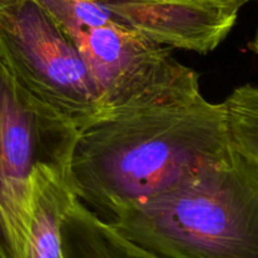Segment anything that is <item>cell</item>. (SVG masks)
Segmentation results:
<instances>
[{
  "mask_svg": "<svg viewBox=\"0 0 258 258\" xmlns=\"http://www.w3.org/2000/svg\"><path fill=\"white\" fill-rule=\"evenodd\" d=\"M39 2L75 43L100 91L105 115L153 95L188 70L170 48L116 20L97 0Z\"/></svg>",
  "mask_w": 258,
  "mask_h": 258,
  "instance_id": "5b68a950",
  "label": "cell"
},
{
  "mask_svg": "<svg viewBox=\"0 0 258 258\" xmlns=\"http://www.w3.org/2000/svg\"><path fill=\"white\" fill-rule=\"evenodd\" d=\"M163 258H258V146L108 217Z\"/></svg>",
  "mask_w": 258,
  "mask_h": 258,
  "instance_id": "7a4b0ae2",
  "label": "cell"
},
{
  "mask_svg": "<svg viewBox=\"0 0 258 258\" xmlns=\"http://www.w3.org/2000/svg\"><path fill=\"white\" fill-rule=\"evenodd\" d=\"M64 258H163L116 231L76 197L60 227Z\"/></svg>",
  "mask_w": 258,
  "mask_h": 258,
  "instance_id": "ba28073f",
  "label": "cell"
},
{
  "mask_svg": "<svg viewBox=\"0 0 258 258\" xmlns=\"http://www.w3.org/2000/svg\"><path fill=\"white\" fill-rule=\"evenodd\" d=\"M199 2L207 3V4L216 5V7L222 8V9L229 10L232 13H237L238 14L239 9L247 4V3L252 2V0H199Z\"/></svg>",
  "mask_w": 258,
  "mask_h": 258,
  "instance_id": "9c48e42d",
  "label": "cell"
},
{
  "mask_svg": "<svg viewBox=\"0 0 258 258\" xmlns=\"http://www.w3.org/2000/svg\"><path fill=\"white\" fill-rule=\"evenodd\" d=\"M130 2H135V0H130Z\"/></svg>",
  "mask_w": 258,
  "mask_h": 258,
  "instance_id": "30bf717a",
  "label": "cell"
},
{
  "mask_svg": "<svg viewBox=\"0 0 258 258\" xmlns=\"http://www.w3.org/2000/svg\"><path fill=\"white\" fill-rule=\"evenodd\" d=\"M0 62L24 90L77 128L106 113L75 43L39 0H0Z\"/></svg>",
  "mask_w": 258,
  "mask_h": 258,
  "instance_id": "277c9868",
  "label": "cell"
},
{
  "mask_svg": "<svg viewBox=\"0 0 258 258\" xmlns=\"http://www.w3.org/2000/svg\"><path fill=\"white\" fill-rule=\"evenodd\" d=\"M116 20L168 48L207 53L236 23L237 13L199 0H97Z\"/></svg>",
  "mask_w": 258,
  "mask_h": 258,
  "instance_id": "8992f818",
  "label": "cell"
},
{
  "mask_svg": "<svg viewBox=\"0 0 258 258\" xmlns=\"http://www.w3.org/2000/svg\"><path fill=\"white\" fill-rule=\"evenodd\" d=\"M76 197L70 164H40L35 168L25 258H64L60 227Z\"/></svg>",
  "mask_w": 258,
  "mask_h": 258,
  "instance_id": "52a82bcc",
  "label": "cell"
},
{
  "mask_svg": "<svg viewBox=\"0 0 258 258\" xmlns=\"http://www.w3.org/2000/svg\"><path fill=\"white\" fill-rule=\"evenodd\" d=\"M77 134L0 62V258H25L33 173L40 164H70Z\"/></svg>",
  "mask_w": 258,
  "mask_h": 258,
  "instance_id": "3957f363",
  "label": "cell"
},
{
  "mask_svg": "<svg viewBox=\"0 0 258 258\" xmlns=\"http://www.w3.org/2000/svg\"><path fill=\"white\" fill-rule=\"evenodd\" d=\"M258 146V88L223 102L202 95L191 68L153 95L78 128L70 160L76 196L108 217Z\"/></svg>",
  "mask_w": 258,
  "mask_h": 258,
  "instance_id": "6da1fadb",
  "label": "cell"
}]
</instances>
